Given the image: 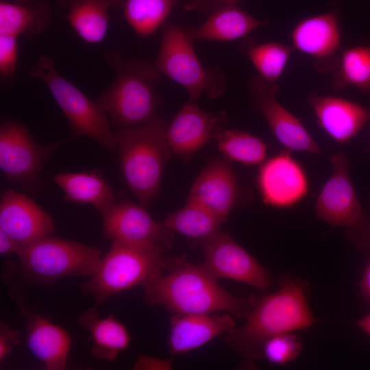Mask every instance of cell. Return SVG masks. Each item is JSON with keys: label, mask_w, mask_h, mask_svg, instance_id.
I'll return each instance as SVG.
<instances>
[{"label": "cell", "mask_w": 370, "mask_h": 370, "mask_svg": "<svg viewBox=\"0 0 370 370\" xmlns=\"http://www.w3.org/2000/svg\"><path fill=\"white\" fill-rule=\"evenodd\" d=\"M125 0H57V3L77 34L85 42L95 44L106 37L110 11L123 7Z\"/></svg>", "instance_id": "obj_21"}, {"label": "cell", "mask_w": 370, "mask_h": 370, "mask_svg": "<svg viewBox=\"0 0 370 370\" xmlns=\"http://www.w3.org/2000/svg\"><path fill=\"white\" fill-rule=\"evenodd\" d=\"M202 243V264L217 279L228 278L265 291L270 278L265 269L226 233L221 231Z\"/></svg>", "instance_id": "obj_13"}, {"label": "cell", "mask_w": 370, "mask_h": 370, "mask_svg": "<svg viewBox=\"0 0 370 370\" xmlns=\"http://www.w3.org/2000/svg\"><path fill=\"white\" fill-rule=\"evenodd\" d=\"M27 344L47 369H64L71 346L70 336L64 329L40 314H32L27 323Z\"/></svg>", "instance_id": "obj_22"}, {"label": "cell", "mask_w": 370, "mask_h": 370, "mask_svg": "<svg viewBox=\"0 0 370 370\" xmlns=\"http://www.w3.org/2000/svg\"><path fill=\"white\" fill-rule=\"evenodd\" d=\"M18 37L0 34V76L1 80L10 79L16 70L18 59Z\"/></svg>", "instance_id": "obj_33"}, {"label": "cell", "mask_w": 370, "mask_h": 370, "mask_svg": "<svg viewBox=\"0 0 370 370\" xmlns=\"http://www.w3.org/2000/svg\"><path fill=\"white\" fill-rule=\"evenodd\" d=\"M268 24L267 21L258 20L241 8L231 5L214 11L201 25L186 30L193 41H230Z\"/></svg>", "instance_id": "obj_24"}, {"label": "cell", "mask_w": 370, "mask_h": 370, "mask_svg": "<svg viewBox=\"0 0 370 370\" xmlns=\"http://www.w3.org/2000/svg\"><path fill=\"white\" fill-rule=\"evenodd\" d=\"M53 181L62 190L65 201L92 205L101 215L116 203L112 188L97 169L59 173Z\"/></svg>", "instance_id": "obj_23"}, {"label": "cell", "mask_w": 370, "mask_h": 370, "mask_svg": "<svg viewBox=\"0 0 370 370\" xmlns=\"http://www.w3.org/2000/svg\"><path fill=\"white\" fill-rule=\"evenodd\" d=\"M102 217L103 233L112 242L164 252L172 246L173 232L156 222L140 204L121 201Z\"/></svg>", "instance_id": "obj_11"}, {"label": "cell", "mask_w": 370, "mask_h": 370, "mask_svg": "<svg viewBox=\"0 0 370 370\" xmlns=\"http://www.w3.org/2000/svg\"><path fill=\"white\" fill-rule=\"evenodd\" d=\"M292 47L314 59L315 68L332 74L341 52V31L336 10L300 21L291 32Z\"/></svg>", "instance_id": "obj_14"}, {"label": "cell", "mask_w": 370, "mask_h": 370, "mask_svg": "<svg viewBox=\"0 0 370 370\" xmlns=\"http://www.w3.org/2000/svg\"><path fill=\"white\" fill-rule=\"evenodd\" d=\"M164 254L156 249L112 242L95 273L81 288L101 304L116 293L138 285L144 287L166 269L169 259Z\"/></svg>", "instance_id": "obj_5"}, {"label": "cell", "mask_w": 370, "mask_h": 370, "mask_svg": "<svg viewBox=\"0 0 370 370\" xmlns=\"http://www.w3.org/2000/svg\"><path fill=\"white\" fill-rule=\"evenodd\" d=\"M19 332L1 323L0 328V362L12 352L13 345L19 341Z\"/></svg>", "instance_id": "obj_35"}, {"label": "cell", "mask_w": 370, "mask_h": 370, "mask_svg": "<svg viewBox=\"0 0 370 370\" xmlns=\"http://www.w3.org/2000/svg\"><path fill=\"white\" fill-rule=\"evenodd\" d=\"M101 254L98 247L49 236L23 247L17 255L29 278L47 283L68 276L91 277Z\"/></svg>", "instance_id": "obj_8"}, {"label": "cell", "mask_w": 370, "mask_h": 370, "mask_svg": "<svg viewBox=\"0 0 370 370\" xmlns=\"http://www.w3.org/2000/svg\"><path fill=\"white\" fill-rule=\"evenodd\" d=\"M49 3L44 1L29 4L0 2V34L32 37L47 30L51 21Z\"/></svg>", "instance_id": "obj_26"}, {"label": "cell", "mask_w": 370, "mask_h": 370, "mask_svg": "<svg viewBox=\"0 0 370 370\" xmlns=\"http://www.w3.org/2000/svg\"><path fill=\"white\" fill-rule=\"evenodd\" d=\"M226 121L225 112L209 113L190 101L167 125L166 137L172 152L184 162H189L199 149L223 130Z\"/></svg>", "instance_id": "obj_16"}, {"label": "cell", "mask_w": 370, "mask_h": 370, "mask_svg": "<svg viewBox=\"0 0 370 370\" xmlns=\"http://www.w3.org/2000/svg\"><path fill=\"white\" fill-rule=\"evenodd\" d=\"M177 0H125L124 17L140 37L151 35L162 27Z\"/></svg>", "instance_id": "obj_30"}, {"label": "cell", "mask_w": 370, "mask_h": 370, "mask_svg": "<svg viewBox=\"0 0 370 370\" xmlns=\"http://www.w3.org/2000/svg\"><path fill=\"white\" fill-rule=\"evenodd\" d=\"M167 123L161 117L114 133L122 174L139 204L147 208L158 196L172 151Z\"/></svg>", "instance_id": "obj_4"}, {"label": "cell", "mask_w": 370, "mask_h": 370, "mask_svg": "<svg viewBox=\"0 0 370 370\" xmlns=\"http://www.w3.org/2000/svg\"><path fill=\"white\" fill-rule=\"evenodd\" d=\"M173 367V361L149 356H140L136 360L134 369L138 370H169Z\"/></svg>", "instance_id": "obj_36"}, {"label": "cell", "mask_w": 370, "mask_h": 370, "mask_svg": "<svg viewBox=\"0 0 370 370\" xmlns=\"http://www.w3.org/2000/svg\"><path fill=\"white\" fill-rule=\"evenodd\" d=\"M54 229L51 217L27 195L13 189L1 195L0 230L21 247L51 236Z\"/></svg>", "instance_id": "obj_17"}, {"label": "cell", "mask_w": 370, "mask_h": 370, "mask_svg": "<svg viewBox=\"0 0 370 370\" xmlns=\"http://www.w3.org/2000/svg\"><path fill=\"white\" fill-rule=\"evenodd\" d=\"M360 288L363 297L370 303V258L362 273L360 280Z\"/></svg>", "instance_id": "obj_38"}, {"label": "cell", "mask_w": 370, "mask_h": 370, "mask_svg": "<svg viewBox=\"0 0 370 370\" xmlns=\"http://www.w3.org/2000/svg\"><path fill=\"white\" fill-rule=\"evenodd\" d=\"M235 328L232 317L227 313L175 314L171 320L169 352L173 355L190 352Z\"/></svg>", "instance_id": "obj_20"}, {"label": "cell", "mask_w": 370, "mask_h": 370, "mask_svg": "<svg viewBox=\"0 0 370 370\" xmlns=\"http://www.w3.org/2000/svg\"><path fill=\"white\" fill-rule=\"evenodd\" d=\"M214 139L218 149L227 159L245 165L264 162L267 146L259 138L238 130H222Z\"/></svg>", "instance_id": "obj_31"}, {"label": "cell", "mask_w": 370, "mask_h": 370, "mask_svg": "<svg viewBox=\"0 0 370 370\" xmlns=\"http://www.w3.org/2000/svg\"><path fill=\"white\" fill-rule=\"evenodd\" d=\"M21 248L14 239L0 230V254L1 255L10 253L18 254Z\"/></svg>", "instance_id": "obj_37"}, {"label": "cell", "mask_w": 370, "mask_h": 370, "mask_svg": "<svg viewBox=\"0 0 370 370\" xmlns=\"http://www.w3.org/2000/svg\"><path fill=\"white\" fill-rule=\"evenodd\" d=\"M162 27L160 49L153 64L159 72L183 86L190 101L202 96H221L226 88L224 71L203 66L186 29L171 22H165Z\"/></svg>", "instance_id": "obj_6"}, {"label": "cell", "mask_w": 370, "mask_h": 370, "mask_svg": "<svg viewBox=\"0 0 370 370\" xmlns=\"http://www.w3.org/2000/svg\"><path fill=\"white\" fill-rule=\"evenodd\" d=\"M257 182L263 201L276 208L294 206L308 188L304 170L286 151L261 163Z\"/></svg>", "instance_id": "obj_15"}, {"label": "cell", "mask_w": 370, "mask_h": 370, "mask_svg": "<svg viewBox=\"0 0 370 370\" xmlns=\"http://www.w3.org/2000/svg\"><path fill=\"white\" fill-rule=\"evenodd\" d=\"M75 138L72 135L62 141L39 143L25 125L7 120L0 127V169L9 180L25 190L36 191L47 160L60 146Z\"/></svg>", "instance_id": "obj_10"}, {"label": "cell", "mask_w": 370, "mask_h": 370, "mask_svg": "<svg viewBox=\"0 0 370 370\" xmlns=\"http://www.w3.org/2000/svg\"><path fill=\"white\" fill-rule=\"evenodd\" d=\"M369 95H370V92L368 93ZM368 150H370V139H369V143H368V145L367 146L365 151H367Z\"/></svg>", "instance_id": "obj_41"}, {"label": "cell", "mask_w": 370, "mask_h": 370, "mask_svg": "<svg viewBox=\"0 0 370 370\" xmlns=\"http://www.w3.org/2000/svg\"><path fill=\"white\" fill-rule=\"evenodd\" d=\"M292 46L277 42H256L252 38H245L240 44L241 54L249 59L265 79L276 83L282 75L293 50Z\"/></svg>", "instance_id": "obj_29"}, {"label": "cell", "mask_w": 370, "mask_h": 370, "mask_svg": "<svg viewBox=\"0 0 370 370\" xmlns=\"http://www.w3.org/2000/svg\"><path fill=\"white\" fill-rule=\"evenodd\" d=\"M331 86L336 91L352 86L370 92V38L342 51Z\"/></svg>", "instance_id": "obj_27"}, {"label": "cell", "mask_w": 370, "mask_h": 370, "mask_svg": "<svg viewBox=\"0 0 370 370\" xmlns=\"http://www.w3.org/2000/svg\"><path fill=\"white\" fill-rule=\"evenodd\" d=\"M104 60L115 77L97 102L119 129L134 127L157 117L162 103L156 86L162 74L154 64L126 58L117 50L106 51Z\"/></svg>", "instance_id": "obj_3"}, {"label": "cell", "mask_w": 370, "mask_h": 370, "mask_svg": "<svg viewBox=\"0 0 370 370\" xmlns=\"http://www.w3.org/2000/svg\"><path fill=\"white\" fill-rule=\"evenodd\" d=\"M307 296L305 282L284 277L276 291L258 300L243 326L226 334L227 345L243 356L262 358L263 344L269 338L314 324Z\"/></svg>", "instance_id": "obj_2"}, {"label": "cell", "mask_w": 370, "mask_h": 370, "mask_svg": "<svg viewBox=\"0 0 370 370\" xmlns=\"http://www.w3.org/2000/svg\"><path fill=\"white\" fill-rule=\"evenodd\" d=\"M16 3L21 4H29L35 1V0H15Z\"/></svg>", "instance_id": "obj_40"}, {"label": "cell", "mask_w": 370, "mask_h": 370, "mask_svg": "<svg viewBox=\"0 0 370 370\" xmlns=\"http://www.w3.org/2000/svg\"><path fill=\"white\" fill-rule=\"evenodd\" d=\"M166 274L144 286L146 299L175 314L230 312L247 316L258 301L255 295L236 297L225 290L203 265L183 257L169 260Z\"/></svg>", "instance_id": "obj_1"}, {"label": "cell", "mask_w": 370, "mask_h": 370, "mask_svg": "<svg viewBox=\"0 0 370 370\" xmlns=\"http://www.w3.org/2000/svg\"><path fill=\"white\" fill-rule=\"evenodd\" d=\"M254 108L266 120L276 139L287 149L321 153V149L300 120L277 101L280 88L260 75L247 82Z\"/></svg>", "instance_id": "obj_12"}, {"label": "cell", "mask_w": 370, "mask_h": 370, "mask_svg": "<svg viewBox=\"0 0 370 370\" xmlns=\"http://www.w3.org/2000/svg\"><path fill=\"white\" fill-rule=\"evenodd\" d=\"M332 173L317 199L319 219L347 229L349 241L361 249H370V219L364 211L349 174V162L343 153L330 157Z\"/></svg>", "instance_id": "obj_9"}, {"label": "cell", "mask_w": 370, "mask_h": 370, "mask_svg": "<svg viewBox=\"0 0 370 370\" xmlns=\"http://www.w3.org/2000/svg\"><path fill=\"white\" fill-rule=\"evenodd\" d=\"M79 325L87 330L92 341L91 354L99 359L114 361L130 345L131 338L123 324L113 314L102 318L91 308L79 315Z\"/></svg>", "instance_id": "obj_25"}, {"label": "cell", "mask_w": 370, "mask_h": 370, "mask_svg": "<svg viewBox=\"0 0 370 370\" xmlns=\"http://www.w3.org/2000/svg\"><path fill=\"white\" fill-rule=\"evenodd\" d=\"M29 75L41 80L48 88L64 114L75 138L87 137L110 152L116 151L106 112L97 101L89 99L57 71L53 58L46 55L39 56L29 69Z\"/></svg>", "instance_id": "obj_7"}, {"label": "cell", "mask_w": 370, "mask_h": 370, "mask_svg": "<svg viewBox=\"0 0 370 370\" xmlns=\"http://www.w3.org/2000/svg\"><path fill=\"white\" fill-rule=\"evenodd\" d=\"M240 195L237 178L228 159L208 162L193 184L187 201L197 204L225 221Z\"/></svg>", "instance_id": "obj_18"}, {"label": "cell", "mask_w": 370, "mask_h": 370, "mask_svg": "<svg viewBox=\"0 0 370 370\" xmlns=\"http://www.w3.org/2000/svg\"><path fill=\"white\" fill-rule=\"evenodd\" d=\"M239 0H177L181 7L188 11L211 14L221 8L234 5Z\"/></svg>", "instance_id": "obj_34"}, {"label": "cell", "mask_w": 370, "mask_h": 370, "mask_svg": "<svg viewBox=\"0 0 370 370\" xmlns=\"http://www.w3.org/2000/svg\"><path fill=\"white\" fill-rule=\"evenodd\" d=\"M301 340L292 332L280 334L267 339L262 348V357L275 365L295 360L301 354Z\"/></svg>", "instance_id": "obj_32"}, {"label": "cell", "mask_w": 370, "mask_h": 370, "mask_svg": "<svg viewBox=\"0 0 370 370\" xmlns=\"http://www.w3.org/2000/svg\"><path fill=\"white\" fill-rule=\"evenodd\" d=\"M223 221L203 206L187 201L182 208L169 213L162 223L172 232L203 242L221 231Z\"/></svg>", "instance_id": "obj_28"}, {"label": "cell", "mask_w": 370, "mask_h": 370, "mask_svg": "<svg viewBox=\"0 0 370 370\" xmlns=\"http://www.w3.org/2000/svg\"><path fill=\"white\" fill-rule=\"evenodd\" d=\"M307 101L318 125L338 143L350 140L370 121V109L356 102L313 92L307 97Z\"/></svg>", "instance_id": "obj_19"}, {"label": "cell", "mask_w": 370, "mask_h": 370, "mask_svg": "<svg viewBox=\"0 0 370 370\" xmlns=\"http://www.w3.org/2000/svg\"><path fill=\"white\" fill-rule=\"evenodd\" d=\"M356 325L366 334L370 336V313L356 321Z\"/></svg>", "instance_id": "obj_39"}]
</instances>
